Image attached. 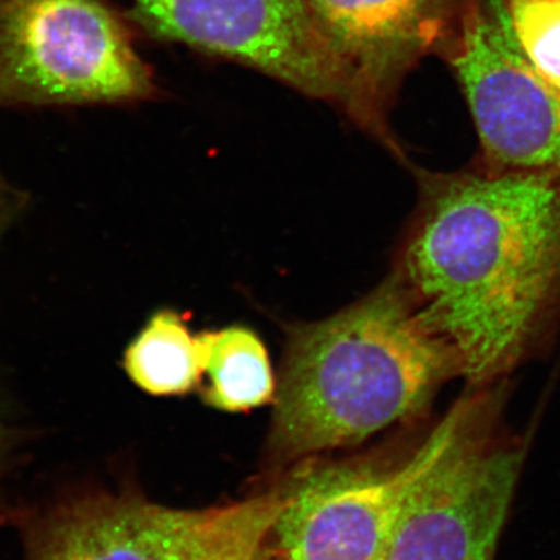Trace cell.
I'll return each instance as SVG.
<instances>
[{"label": "cell", "mask_w": 560, "mask_h": 560, "mask_svg": "<svg viewBox=\"0 0 560 560\" xmlns=\"http://www.w3.org/2000/svg\"><path fill=\"white\" fill-rule=\"evenodd\" d=\"M223 560H272L271 537L253 541Z\"/></svg>", "instance_id": "cell-13"}, {"label": "cell", "mask_w": 560, "mask_h": 560, "mask_svg": "<svg viewBox=\"0 0 560 560\" xmlns=\"http://www.w3.org/2000/svg\"><path fill=\"white\" fill-rule=\"evenodd\" d=\"M419 466L377 455L298 460L282 471L272 560H381Z\"/></svg>", "instance_id": "cell-7"}, {"label": "cell", "mask_w": 560, "mask_h": 560, "mask_svg": "<svg viewBox=\"0 0 560 560\" xmlns=\"http://www.w3.org/2000/svg\"><path fill=\"white\" fill-rule=\"evenodd\" d=\"M456 374L451 345L390 272L329 318L287 327L267 466L282 474L298 460L359 445L418 415Z\"/></svg>", "instance_id": "cell-2"}, {"label": "cell", "mask_w": 560, "mask_h": 560, "mask_svg": "<svg viewBox=\"0 0 560 560\" xmlns=\"http://www.w3.org/2000/svg\"><path fill=\"white\" fill-rule=\"evenodd\" d=\"M154 38L231 58L353 113L348 80L305 0H128Z\"/></svg>", "instance_id": "cell-6"}, {"label": "cell", "mask_w": 560, "mask_h": 560, "mask_svg": "<svg viewBox=\"0 0 560 560\" xmlns=\"http://www.w3.org/2000/svg\"><path fill=\"white\" fill-rule=\"evenodd\" d=\"M27 195L0 175V245L27 206Z\"/></svg>", "instance_id": "cell-12"}, {"label": "cell", "mask_w": 560, "mask_h": 560, "mask_svg": "<svg viewBox=\"0 0 560 560\" xmlns=\"http://www.w3.org/2000/svg\"><path fill=\"white\" fill-rule=\"evenodd\" d=\"M348 80L352 119L385 136L386 105L420 55L451 25V0H305Z\"/></svg>", "instance_id": "cell-8"}, {"label": "cell", "mask_w": 560, "mask_h": 560, "mask_svg": "<svg viewBox=\"0 0 560 560\" xmlns=\"http://www.w3.org/2000/svg\"><path fill=\"white\" fill-rule=\"evenodd\" d=\"M9 431H7L5 427L0 423V460L3 459V455H5L7 447H9Z\"/></svg>", "instance_id": "cell-14"}, {"label": "cell", "mask_w": 560, "mask_h": 560, "mask_svg": "<svg viewBox=\"0 0 560 560\" xmlns=\"http://www.w3.org/2000/svg\"><path fill=\"white\" fill-rule=\"evenodd\" d=\"M451 31V62L485 150L489 172L560 179V88L529 61L503 0H467Z\"/></svg>", "instance_id": "cell-5"}, {"label": "cell", "mask_w": 560, "mask_h": 560, "mask_svg": "<svg viewBox=\"0 0 560 560\" xmlns=\"http://www.w3.org/2000/svg\"><path fill=\"white\" fill-rule=\"evenodd\" d=\"M499 389L464 397L419 447L381 560H492L525 447L501 425Z\"/></svg>", "instance_id": "cell-3"}, {"label": "cell", "mask_w": 560, "mask_h": 560, "mask_svg": "<svg viewBox=\"0 0 560 560\" xmlns=\"http://www.w3.org/2000/svg\"><path fill=\"white\" fill-rule=\"evenodd\" d=\"M205 355L198 393L208 407L246 412L275 404L278 378L256 331L243 326L198 334Z\"/></svg>", "instance_id": "cell-9"}, {"label": "cell", "mask_w": 560, "mask_h": 560, "mask_svg": "<svg viewBox=\"0 0 560 560\" xmlns=\"http://www.w3.org/2000/svg\"><path fill=\"white\" fill-rule=\"evenodd\" d=\"M394 275L460 375L510 372L560 311V179L545 173L420 176Z\"/></svg>", "instance_id": "cell-1"}, {"label": "cell", "mask_w": 560, "mask_h": 560, "mask_svg": "<svg viewBox=\"0 0 560 560\" xmlns=\"http://www.w3.org/2000/svg\"><path fill=\"white\" fill-rule=\"evenodd\" d=\"M150 70L103 0H0V106L131 102Z\"/></svg>", "instance_id": "cell-4"}, {"label": "cell", "mask_w": 560, "mask_h": 560, "mask_svg": "<svg viewBox=\"0 0 560 560\" xmlns=\"http://www.w3.org/2000/svg\"><path fill=\"white\" fill-rule=\"evenodd\" d=\"M202 366L200 337L173 311L154 313L124 355L128 377L154 397L186 396L198 389Z\"/></svg>", "instance_id": "cell-10"}, {"label": "cell", "mask_w": 560, "mask_h": 560, "mask_svg": "<svg viewBox=\"0 0 560 560\" xmlns=\"http://www.w3.org/2000/svg\"><path fill=\"white\" fill-rule=\"evenodd\" d=\"M512 32L529 61L560 88V0H503Z\"/></svg>", "instance_id": "cell-11"}]
</instances>
